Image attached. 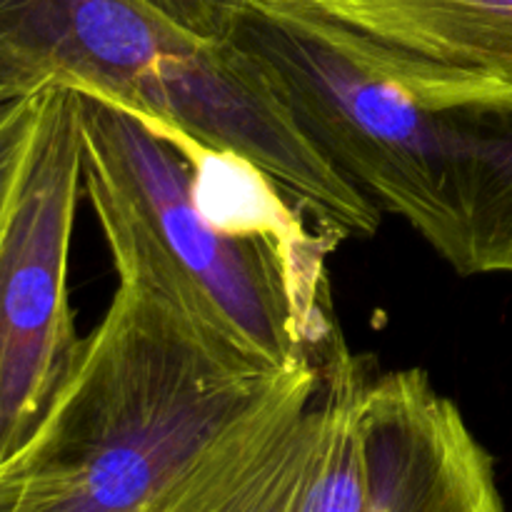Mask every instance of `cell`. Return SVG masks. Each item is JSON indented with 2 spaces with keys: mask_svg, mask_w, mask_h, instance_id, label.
<instances>
[{
  "mask_svg": "<svg viewBox=\"0 0 512 512\" xmlns=\"http://www.w3.org/2000/svg\"><path fill=\"white\" fill-rule=\"evenodd\" d=\"M290 373L245 360L155 285L118 278L25 445L13 512H143Z\"/></svg>",
  "mask_w": 512,
  "mask_h": 512,
  "instance_id": "cell-1",
  "label": "cell"
},
{
  "mask_svg": "<svg viewBox=\"0 0 512 512\" xmlns=\"http://www.w3.org/2000/svg\"><path fill=\"white\" fill-rule=\"evenodd\" d=\"M105 95L260 170L333 238L380 208L313 145L273 75L235 38H203L145 0H0V85Z\"/></svg>",
  "mask_w": 512,
  "mask_h": 512,
  "instance_id": "cell-2",
  "label": "cell"
},
{
  "mask_svg": "<svg viewBox=\"0 0 512 512\" xmlns=\"http://www.w3.org/2000/svg\"><path fill=\"white\" fill-rule=\"evenodd\" d=\"M78 108L83 195L118 278L163 290L260 368L313 365L338 333L318 245L223 228L200 208L173 130L105 95L78 93Z\"/></svg>",
  "mask_w": 512,
  "mask_h": 512,
  "instance_id": "cell-3",
  "label": "cell"
},
{
  "mask_svg": "<svg viewBox=\"0 0 512 512\" xmlns=\"http://www.w3.org/2000/svg\"><path fill=\"white\" fill-rule=\"evenodd\" d=\"M233 38L268 68L315 148L465 275L475 150L468 105H420L260 0H245Z\"/></svg>",
  "mask_w": 512,
  "mask_h": 512,
  "instance_id": "cell-4",
  "label": "cell"
},
{
  "mask_svg": "<svg viewBox=\"0 0 512 512\" xmlns=\"http://www.w3.org/2000/svg\"><path fill=\"white\" fill-rule=\"evenodd\" d=\"M388 463L375 375L335 333L143 512H375Z\"/></svg>",
  "mask_w": 512,
  "mask_h": 512,
  "instance_id": "cell-5",
  "label": "cell"
},
{
  "mask_svg": "<svg viewBox=\"0 0 512 512\" xmlns=\"http://www.w3.org/2000/svg\"><path fill=\"white\" fill-rule=\"evenodd\" d=\"M80 195L78 90L53 83L0 240V465L15 458L43 423L83 340L68 293Z\"/></svg>",
  "mask_w": 512,
  "mask_h": 512,
  "instance_id": "cell-6",
  "label": "cell"
},
{
  "mask_svg": "<svg viewBox=\"0 0 512 512\" xmlns=\"http://www.w3.org/2000/svg\"><path fill=\"white\" fill-rule=\"evenodd\" d=\"M428 108L512 98V0H260Z\"/></svg>",
  "mask_w": 512,
  "mask_h": 512,
  "instance_id": "cell-7",
  "label": "cell"
},
{
  "mask_svg": "<svg viewBox=\"0 0 512 512\" xmlns=\"http://www.w3.org/2000/svg\"><path fill=\"white\" fill-rule=\"evenodd\" d=\"M390 425V463L375 512H508L493 455L458 405L418 368L375 375Z\"/></svg>",
  "mask_w": 512,
  "mask_h": 512,
  "instance_id": "cell-8",
  "label": "cell"
},
{
  "mask_svg": "<svg viewBox=\"0 0 512 512\" xmlns=\"http://www.w3.org/2000/svg\"><path fill=\"white\" fill-rule=\"evenodd\" d=\"M50 85H0V240L33 158Z\"/></svg>",
  "mask_w": 512,
  "mask_h": 512,
  "instance_id": "cell-9",
  "label": "cell"
},
{
  "mask_svg": "<svg viewBox=\"0 0 512 512\" xmlns=\"http://www.w3.org/2000/svg\"><path fill=\"white\" fill-rule=\"evenodd\" d=\"M165 18L203 38H233L245 0H145Z\"/></svg>",
  "mask_w": 512,
  "mask_h": 512,
  "instance_id": "cell-10",
  "label": "cell"
},
{
  "mask_svg": "<svg viewBox=\"0 0 512 512\" xmlns=\"http://www.w3.org/2000/svg\"><path fill=\"white\" fill-rule=\"evenodd\" d=\"M25 465H28L25 448L15 458H10L8 463L0 465V512H13L15 503H18L25 480Z\"/></svg>",
  "mask_w": 512,
  "mask_h": 512,
  "instance_id": "cell-11",
  "label": "cell"
}]
</instances>
